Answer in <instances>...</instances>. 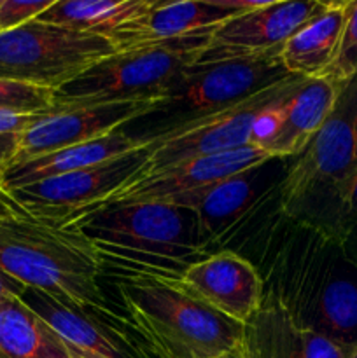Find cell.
<instances>
[{"mask_svg": "<svg viewBox=\"0 0 357 358\" xmlns=\"http://www.w3.org/2000/svg\"><path fill=\"white\" fill-rule=\"evenodd\" d=\"M102 269L104 261L79 231L31 217L0 185V273L86 313L114 317Z\"/></svg>", "mask_w": 357, "mask_h": 358, "instance_id": "obj_1", "label": "cell"}, {"mask_svg": "<svg viewBox=\"0 0 357 358\" xmlns=\"http://www.w3.org/2000/svg\"><path fill=\"white\" fill-rule=\"evenodd\" d=\"M63 227L79 231L104 266L108 262L128 273L177 278L206 255L195 213L163 203L114 205Z\"/></svg>", "mask_w": 357, "mask_h": 358, "instance_id": "obj_2", "label": "cell"}, {"mask_svg": "<svg viewBox=\"0 0 357 358\" xmlns=\"http://www.w3.org/2000/svg\"><path fill=\"white\" fill-rule=\"evenodd\" d=\"M357 175V79L343 84L335 108L280 184V206L290 219L340 243L346 191Z\"/></svg>", "mask_w": 357, "mask_h": 358, "instance_id": "obj_3", "label": "cell"}, {"mask_svg": "<svg viewBox=\"0 0 357 358\" xmlns=\"http://www.w3.org/2000/svg\"><path fill=\"white\" fill-rule=\"evenodd\" d=\"M118 289L146 348L164 345L192 355L219 357L237 350L245 338L247 325L200 303L172 278L126 273Z\"/></svg>", "mask_w": 357, "mask_h": 358, "instance_id": "obj_4", "label": "cell"}, {"mask_svg": "<svg viewBox=\"0 0 357 358\" xmlns=\"http://www.w3.org/2000/svg\"><path fill=\"white\" fill-rule=\"evenodd\" d=\"M214 30L114 52L59 87L56 105L72 107L119 100H163L161 96L175 77L202 58Z\"/></svg>", "mask_w": 357, "mask_h": 358, "instance_id": "obj_5", "label": "cell"}, {"mask_svg": "<svg viewBox=\"0 0 357 358\" xmlns=\"http://www.w3.org/2000/svg\"><path fill=\"white\" fill-rule=\"evenodd\" d=\"M303 83L304 77H289L231 107L203 114L164 131L144 133L149 138L146 161L125 184L196 157L214 156L248 145L259 121L282 107Z\"/></svg>", "mask_w": 357, "mask_h": 358, "instance_id": "obj_6", "label": "cell"}, {"mask_svg": "<svg viewBox=\"0 0 357 358\" xmlns=\"http://www.w3.org/2000/svg\"><path fill=\"white\" fill-rule=\"evenodd\" d=\"M114 52V44L100 35L31 20L0 31V79L58 91Z\"/></svg>", "mask_w": 357, "mask_h": 358, "instance_id": "obj_7", "label": "cell"}, {"mask_svg": "<svg viewBox=\"0 0 357 358\" xmlns=\"http://www.w3.org/2000/svg\"><path fill=\"white\" fill-rule=\"evenodd\" d=\"M289 77L296 76L284 69L280 56L192 63L163 93V105L154 112L163 119L150 133L164 131L203 114L231 107Z\"/></svg>", "mask_w": 357, "mask_h": 358, "instance_id": "obj_8", "label": "cell"}, {"mask_svg": "<svg viewBox=\"0 0 357 358\" xmlns=\"http://www.w3.org/2000/svg\"><path fill=\"white\" fill-rule=\"evenodd\" d=\"M270 161H273L272 157L254 143L227 150V152L214 154V156L196 157V159L158 171V173L147 175L139 180L119 185L118 189L98 199L90 208L83 210L76 217L66 220L63 226L88 213L114 205H130V203H163V205L191 210L195 198L202 191Z\"/></svg>", "mask_w": 357, "mask_h": 358, "instance_id": "obj_9", "label": "cell"}, {"mask_svg": "<svg viewBox=\"0 0 357 358\" xmlns=\"http://www.w3.org/2000/svg\"><path fill=\"white\" fill-rule=\"evenodd\" d=\"M163 100H119L102 103L51 108L21 133L9 168L77 143L102 138L119 131L136 119L153 115ZM7 168V170H9ZM6 170V171H7Z\"/></svg>", "mask_w": 357, "mask_h": 358, "instance_id": "obj_10", "label": "cell"}, {"mask_svg": "<svg viewBox=\"0 0 357 358\" xmlns=\"http://www.w3.org/2000/svg\"><path fill=\"white\" fill-rule=\"evenodd\" d=\"M326 6L322 0L258 2L217 27L198 62L280 56L284 44Z\"/></svg>", "mask_w": 357, "mask_h": 358, "instance_id": "obj_11", "label": "cell"}, {"mask_svg": "<svg viewBox=\"0 0 357 358\" xmlns=\"http://www.w3.org/2000/svg\"><path fill=\"white\" fill-rule=\"evenodd\" d=\"M146 161V149L90 168L13 189V201L31 217L63 226L83 210L125 184Z\"/></svg>", "mask_w": 357, "mask_h": 358, "instance_id": "obj_12", "label": "cell"}, {"mask_svg": "<svg viewBox=\"0 0 357 358\" xmlns=\"http://www.w3.org/2000/svg\"><path fill=\"white\" fill-rule=\"evenodd\" d=\"M200 303L248 325L262 308L265 283L254 266L231 250L205 255L172 278Z\"/></svg>", "mask_w": 357, "mask_h": 358, "instance_id": "obj_13", "label": "cell"}, {"mask_svg": "<svg viewBox=\"0 0 357 358\" xmlns=\"http://www.w3.org/2000/svg\"><path fill=\"white\" fill-rule=\"evenodd\" d=\"M342 86L324 77L304 79L282 107L259 121L252 143L272 159L298 157L328 121Z\"/></svg>", "mask_w": 357, "mask_h": 358, "instance_id": "obj_14", "label": "cell"}, {"mask_svg": "<svg viewBox=\"0 0 357 358\" xmlns=\"http://www.w3.org/2000/svg\"><path fill=\"white\" fill-rule=\"evenodd\" d=\"M258 2L238 0H184L161 2L139 20L125 24L108 37L115 52L133 51L147 45L163 44L203 30H214L241 10L252 9Z\"/></svg>", "mask_w": 357, "mask_h": 358, "instance_id": "obj_15", "label": "cell"}, {"mask_svg": "<svg viewBox=\"0 0 357 358\" xmlns=\"http://www.w3.org/2000/svg\"><path fill=\"white\" fill-rule=\"evenodd\" d=\"M21 301L31 308L65 341L76 355L97 358H149L144 348L111 325L35 289H24Z\"/></svg>", "mask_w": 357, "mask_h": 358, "instance_id": "obj_16", "label": "cell"}, {"mask_svg": "<svg viewBox=\"0 0 357 358\" xmlns=\"http://www.w3.org/2000/svg\"><path fill=\"white\" fill-rule=\"evenodd\" d=\"M147 145H149L147 135H128L126 131L119 129L111 135L102 136V138L77 143V145L16 164L4 171L2 187L13 191V189L37 184V182L48 180V178L59 177V175L90 170V168L100 166V164L111 163L119 157L128 156V154L147 149Z\"/></svg>", "mask_w": 357, "mask_h": 358, "instance_id": "obj_17", "label": "cell"}, {"mask_svg": "<svg viewBox=\"0 0 357 358\" xmlns=\"http://www.w3.org/2000/svg\"><path fill=\"white\" fill-rule=\"evenodd\" d=\"M247 339L259 358H349L354 348L296 320L280 304L261 308L247 325Z\"/></svg>", "mask_w": 357, "mask_h": 358, "instance_id": "obj_18", "label": "cell"}, {"mask_svg": "<svg viewBox=\"0 0 357 358\" xmlns=\"http://www.w3.org/2000/svg\"><path fill=\"white\" fill-rule=\"evenodd\" d=\"M308 325L342 345H357V268L340 243L315 292Z\"/></svg>", "mask_w": 357, "mask_h": 358, "instance_id": "obj_19", "label": "cell"}, {"mask_svg": "<svg viewBox=\"0 0 357 358\" xmlns=\"http://www.w3.org/2000/svg\"><path fill=\"white\" fill-rule=\"evenodd\" d=\"M266 164L234 175L196 196L189 212L195 213L203 247L220 240L258 203L262 194L261 180L266 173Z\"/></svg>", "mask_w": 357, "mask_h": 358, "instance_id": "obj_20", "label": "cell"}, {"mask_svg": "<svg viewBox=\"0 0 357 358\" xmlns=\"http://www.w3.org/2000/svg\"><path fill=\"white\" fill-rule=\"evenodd\" d=\"M349 0L328 2L318 16L300 28L280 51L284 69L296 77H321L335 58Z\"/></svg>", "mask_w": 357, "mask_h": 358, "instance_id": "obj_21", "label": "cell"}, {"mask_svg": "<svg viewBox=\"0 0 357 358\" xmlns=\"http://www.w3.org/2000/svg\"><path fill=\"white\" fill-rule=\"evenodd\" d=\"M0 358H76L21 297L0 301Z\"/></svg>", "mask_w": 357, "mask_h": 358, "instance_id": "obj_22", "label": "cell"}, {"mask_svg": "<svg viewBox=\"0 0 357 358\" xmlns=\"http://www.w3.org/2000/svg\"><path fill=\"white\" fill-rule=\"evenodd\" d=\"M156 3L158 0H56L37 20L108 38L121 27L149 13Z\"/></svg>", "mask_w": 357, "mask_h": 358, "instance_id": "obj_23", "label": "cell"}, {"mask_svg": "<svg viewBox=\"0 0 357 358\" xmlns=\"http://www.w3.org/2000/svg\"><path fill=\"white\" fill-rule=\"evenodd\" d=\"M321 77L336 84H346L357 79V0H349L338 49Z\"/></svg>", "mask_w": 357, "mask_h": 358, "instance_id": "obj_24", "label": "cell"}, {"mask_svg": "<svg viewBox=\"0 0 357 358\" xmlns=\"http://www.w3.org/2000/svg\"><path fill=\"white\" fill-rule=\"evenodd\" d=\"M56 105V91L18 80L0 79V110L41 114Z\"/></svg>", "mask_w": 357, "mask_h": 358, "instance_id": "obj_25", "label": "cell"}, {"mask_svg": "<svg viewBox=\"0 0 357 358\" xmlns=\"http://www.w3.org/2000/svg\"><path fill=\"white\" fill-rule=\"evenodd\" d=\"M42 114L46 112L24 114V112L0 110V177L13 163L21 133L27 131Z\"/></svg>", "mask_w": 357, "mask_h": 358, "instance_id": "obj_26", "label": "cell"}, {"mask_svg": "<svg viewBox=\"0 0 357 358\" xmlns=\"http://www.w3.org/2000/svg\"><path fill=\"white\" fill-rule=\"evenodd\" d=\"M56 0H0V31L37 20Z\"/></svg>", "mask_w": 357, "mask_h": 358, "instance_id": "obj_27", "label": "cell"}, {"mask_svg": "<svg viewBox=\"0 0 357 358\" xmlns=\"http://www.w3.org/2000/svg\"><path fill=\"white\" fill-rule=\"evenodd\" d=\"M357 224V175L354 177L349 191H346L345 201L342 208V220H340V241L342 238Z\"/></svg>", "mask_w": 357, "mask_h": 358, "instance_id": "obj_28", "label": "cell"}, {"mask_svg": "<svg viewBox=\"0 0 357 358\" xmlns=\"http://www.w3.org/2000/svg\"><path fill=\"white\" fill-rule=\"evenodd\" d=\"M150 352V355L156 358H240L237 355V352H231L227 355H219V357H202V355H192V353L184 352L181 348H175V346H164V345H154L147 348Z\"/></svg>", "mask_w": 357, "mask_h": 358, "instance_id": "obj_29", "label": "cell"}, {"mask_svg": "<svg viewBox=\"0 0 357 358\" xmlns=\"http://www.w3.org/2000/svg\"><path fill=\"white\" fill-rule=\"evenodd\" d=\"M340 245H342V250L346 259L357 268V224L342 238Z\"/></svg>", "mask_w": 357, "mask_h": 358, "instance_id": "obj_30", "label": "cell"}, {"mask_svg": "<svg viewBox=\"0 0 357 358\" xmlns=\"http://www.w3.org/2000/svg\"><path fill=\"white\" fill-rule=\"evenodd\" d=\"M24 292V287L21 283L14 282L13 278L0 273V301H6L9 297H21Z\"/></svg>", "mask_w": 357, "mask_h": 358, "instance_id": "obj_31", "label": "cell"}, {"mask_svg": "<svg viewBox=\"0 0 357 358\" xmlns=\"http://www.w3.org/2000/svg\"><path fill=\"white\" fill-rule=\"evenodd\" d=\"M234 352H237V355L240 358H259L258 353H255L254 348H252L251 343H248L247 331H245V338L241 339V343L237 346V350H234Z\"/></svg>", "mask_w": 357, "mask_h": 358, "instance_id": "obj_32", "label": "cell"}, {"mask_svg": "<svg viewBox=\"0 0 357 358\" xmlns=\"http://www.w3.org/2000/svg\"><path fill=\"white\" fill-rule=\"evenodd\" d=\"M349 358H357V345L354 346L352 348V352H350V355H349Z\"/></svg>", "mask_w": 357, "mask_h": 358, "instance_id": "obj_33", "label": "cell"}, {"mask_svg": "<svg viewBox=\"0 0 357 358\" xmlns=\"http://www.w3.org/2000/svg\"><path fill=\"white\" fill-rule=\"evenodd\" d=\"M74 357L76 358H97V357H86V355H76V353H74Z\"/></svg>", "mask_w": 357, "mask_h": 358, "instance_id": "obj_34", "label": "cell"}, {"mask_svg": "<svg viewBox=\"0 0 357 358\" xmlns=\"http://www.w3.org/2000/svg\"><path fill=\"white\" fill-rule=\"evenodd\" d=\"M0 185H2V177H0Z\"/></svg>", "mask_w": 357, "mask_h": 358, "instance_id": "obj_35", "label": "cell"}]
</instances>
